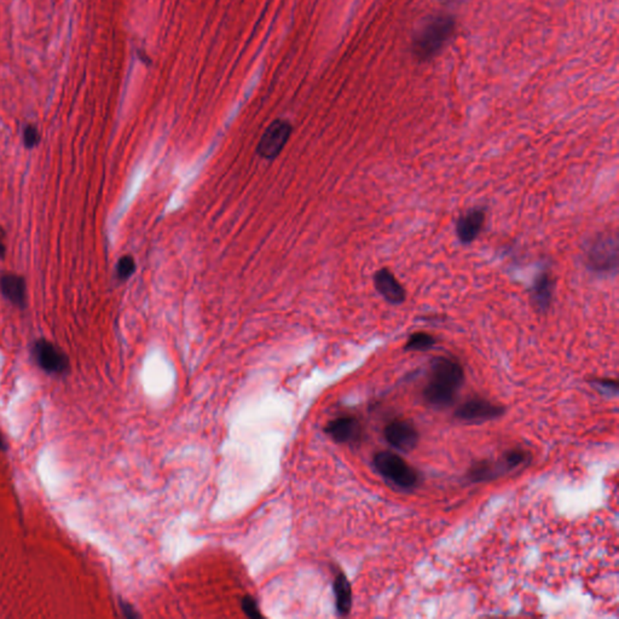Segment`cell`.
Listing matches in <instances>:
<instances>
[{"label":"cell","instance_id":"6da1fadb","mask_svg":"<svg viewBox=\"0 0 619 619\" xmlns=\"http://www.w3.org/2000/svg\"><path fill=\"white\" fill-rule=\"evenodd\" d=\"M463 369L456 361L438 357L430 367V383L424 391L425 400L435 408L452 404L456 394L463 384Z\"/></svg>","mask_w":619,"mask_h":619},{"label":"cell","instance_id":"7a4b0ae2","mask_svg":"<svg viewBox=\"0 0 619 619\" xmlns=\"http://www.w3.org/2000/svg\"><path fill=\"white\" fill-rule=\"evenodd\" d=\"M455 32V20L448 15H435L427 20L413 41L415 56L427 61L439 53Z\"/></svg>","mask_w":619,"mask_h":619},{"label":"cell","instance_id":"3957f363","mask_svg":"<svg viewBox=\"0 0 619 619\" xmlns=\"http://www.w3.org/2000/svg\"><path fill=\"white\" fill-rule=\"evenodd\" d=\"M585 264L590 271L598 275H612L618 267L617 237L611 234H600L589 242L585 250Z\"/></svg>","mask_w":619,"mask_h":619},{"label":"cell","instance_id":"277c9868","mask_svg":"<svg viewBox=\"0 0 619 619\" xmlns=\"http://www.w3.org/2000/svg\"><path fill=\"white\" fill-rule=\"evenodd\" d=\"M374 466L386 481L400 489H411L417 484V473L414 468L392 452H380L374 459Z\"/></svg>","mask_w":619,"mask_h":619},{"label":"cell","instance_id":"5b68a950","mask_svg":"<svg viewBox=\"0 0 619 619\" xmlns=\"http://www.w3.org/2000/svg\"><path fill=\"white\" fill-rule=\"evenodd\" d=\"M292 134V126L286 120H276L265 130L256 147V153L263 159L274 160L282 153Z\"/></svg>","mask_w":619,"mask_h":619},{"label":"cell","instance_id":"8992f818","mask_svg":"<svg viewBox=\"0 0 619 619\" xmlns=\"http://www.w3.org/2000/svg\"><path fill=\"white\" fill-rule=\"evenodd\" d=\"M36 362L43 370L49 374H63L68 370L66 354L47 340L36 341L33 348Z\"/></svg>","mask_w":619,"mask_h":619},{"label":"cell","instance_id":"52a82bcc","mask_svg":"<svg viewBox=\"0 0 619 619\" xmlns=\"http://www.w3.org/2000/svg\"><path fill=\"white\" fill-rule=\"evenodd\" d=\"M385 437L391 446L403 452L413 450L419 440V433L414 425L405 420L389 422L385 428Z\"/></svg>","mask_w":619,"mask_h":619},{"label":"cell","instance_id":"ba28073f","mask_svg":"<svg viewBox=\"0 0 619 619\" xmlns=\"http://www.w3.org/2000/svg\"><path fill=\"white\" fill-rule=\"evenodd\" d=\"M505 410L500 405L494 404L487 400H471L461 405L456 411V417L465 421H487L500 417Z\"/></svg>","mask_w":619,"mask_h":619},{"label":"cell","instance_id":"9c48e42d","mask_svg":"<svg viewBox=\"0 0 619 619\" xmlns=\"http://www.w3.org/2000/svg\"><path fill=\"white\" fill-rule=\"evenodd\" d=\"M374 284L380 295L392 305H400L405 300L404 288L389 269H381L374 276Z\"/></svg>","mask_w":619,"mask_h":619},{"label":"cell","instance_id":"30bf717a","mask_svg":"<svg viewBox=\"0 0 619 619\" xmlns=\"http://www.w3.org/2000/svg\"><path fill=\"white\" fill-rule=\"evenodd\" d=\"M485 221V213L481 208L468 210L456 224V234L463 245L472 243L481 234Z\"/></svg>","mask_w":619,"mask_h":619},{"label":"cell","instance_id":"8fae6325","mask_svg":"<svg viewBox=\"0 0 619 619\" xmlns=\"http://www.w3.org/2000/svg\"><path fill=\"white\" fill-rule=\"evenodd\" d=\"M326 432L338 443H353L359 439L362 430L354 417L343 416L330 421L326 427Z\"/></svg>","mask_w":619,"mask_h":619},{"label":"cell","instance_id":"7c38bea8","mask_svg":"<svg viewBox=\"0 0 619 619\" xmlns=\"http://www.w3.org/2000/svg\"><path fill=\"white\" fill-rule=\"evenodd\" d=\"M554 293V280L548 271H542L533 282L531 289V300L535 308L539 313H546L552 305Z\"/></svg>","mask_w":619,"mask_h":619},{"label":"cell","instance_id":"4fadbf2b","mask_svg":"<svg viewBox=\"0 0 619 619\" xmlns=\"http://www.w3.org/2000/svg\"><path fill=\"white\" fill-rule=\"evenodd\" d=\"M0 291L8 300L17 306H23L26 304V283L19 275H3L0 278Z\"/></svg>","mask_w":619,"mask_h":619},{"label":"cell","instance_id":"5bb4252c","mask_svg":"<svg viewBox=\"0 0 619 619\" xmlns=\"http://www.w3.org/2000/svg\"><path fill=\"white\" fill-rule=\"evenodd\" d=\"M334 594L337 611L341 616H346L351 611L352 606V592L351 585L343 573H339L334 581Z\"/></svg>","mask_w":619,"mask_h":619},{"label":"cell","instance_id":"9a60e30c","mask_svg":"<svg viewBox=\"0 0 619 619\" xmlns=\"http://www.w3.org/2000/svg\"><path fill=\"white\" fill-rule=\"evenodd\" d=\"M435 345V339L430 334L415 333L405 345L406 351H427Z\"/></svg>","mask_w":619,"mask_h":619},{"label":"cell","instance_id":"2e32d148","mask_svg":"<svg viewBox=\"0 0 619 619\" xmlns=\"http://www.w3.org/2000/svg\"><path fill=\"white\" fill-rule=\"evenodd\" d=\"M134 271H136V263L132 256H125L119 260L118 265H117V274L120 280H123V281L128 280L134 275Z\"/></svg>","mask_w":619,"mask_h":619},{"label":"cell","instance_id":"e0dca14e","mask_svg":"<svg viewBox=\"0 0 619 619\" xmlns=\"http://www.w3.org/2000/svg\"><path fill=\"white\" fill-rule=\"evenodd\" d=\"M241 606H242L243 612H245L248 617H251V618H259V617H261L260 611H259L258 604H256V600L253 599L252 596H245L243 600H242Z\"/></svg>","mask_w":619,"mask_h":619},{"label":"cell","instance_id":"ac0fdd59","mask_svg":"<svg viewBox=\"0 0 619 619\" xmlns=\"http://www.w3.org/2000/svg\"><path fill=\"white\" fill-rule=\"evenodd\" d=\"M39 142V132L34 126H27L25 130V143L28 148L34 147Z\"/></svg>","mask_w":619,"mask_h":619},{"label":"cell","instance_id":"d6986e66","mask_svg":"<svg viewBox=\"0 0 619 619\" xmlns=\"http://www.w3.org/2000/svg\"><path fill=\"white\" fill-rule=\"evenodd\" d=\"M596 387L600 389H603V391H607V392H614V393H617V391H618V385L616 381H612V380H598L596 383Z\"/></svg>","mask_w":619,"mask_h":619},{"label":"cell","instance_id":"ffe728a7","mask_svg":"<svg viewBox=\"0 0 619 619\" xmlns=\"http://www.w3.org/2000/svg\"><path fill=\"white\" fill-rule=\"evenodd\" d=\"M123 611L126 617H131V618H134V617H137V616H138V614L134 612V609H132V607H131L130 605L123 604Z\"/></svg>","mask_w":619,"mask_h":619},{"label":"cell","instance_id":"44dd1931","mask_svg":"<svg viewBox=\"0 0 619 619\" xmlns=\"http://www.w3.org/2000/svg\"><path fill=\"white\" fill-rule=\"evenodd\" d=\"M4 449H6L5 440H4V437L0 433V450H4Z\"/></svg>","mask_w":619,"mask_h":619},{"label":"cell","instance_id":"7402d4cb","mask_svg":"<svg viewBox=\"0 0 619 619\" xmlns=\"http://www.w3.org/2000/svg\"><path fill=\"white\" fill-rule=\"evenodd\" d=\"M3 252H4V245L0 241V256H3Z\"/></svg>","mask_w":619,"mask_h":619}]
</instances>
